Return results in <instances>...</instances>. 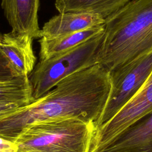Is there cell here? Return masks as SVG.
Segmentation results:
<instances>
[{"label": "cell", "instance_id": "5bb4252c", "mask_svg": "<svg viewBox=\"0 0 152 152\" xmlns=\"http://www.w3.org/2000/svg\"><path fill=\"white\" fill-rule=\"evenodd\" d=\"M21 76L14 69L2 50L0 43V81L11 80Z\"/></svg>", "mask_w": 152, "mask_h": 152}, {"label": "cell", "instance_id": "4fadbf2b", "mask_svg": "<svg viewBox=\"0 0 152 152\" xmlns=\"http://www.w3.org/2000/svg\"><path fill=\"white\" fill-rule=\"evenodd\" d=\"M34 101L28 77L19 76L0 81V104L28 105Z\"/></svg>", "mask_w": 152, "mask_h": 152}, {"label": "cell", "instance_id": "8992f818", "mask_svg": "<svg viewBox=\"0 0 152 152\" xmlns=\"http://www.w3.org/2000/svg\"><path fill=\"white\" fill-rule=\"evenodd\" d=\"M152 110V72L137 94L107 123L95 130L90 152Z\"/></svg>", "mask_w": 152, "mask_h": 152}, {"label": "cell", "instance_id": "6da1fadb", "mask_svg": "<svg viewBox=\"0 0 152 152\" xmlns=\"http://www.w3.org/2000/svg\"><path fill=\"white\" fill-rule=\"evenodd\" d=\"M110 90L109 71L99 64L77 72L59 81L30 104L0 119V137L14 141L30 125L77 118L96 124Z\"/></svg>", "mask_w": 152, "mask_h": 152}, {"label": "cell", "instance_id": "8fae6325", "mask_svg": "<svg viewBox=\"0 0 152 152\" xmlns=\"http://www.w3.org/2000/svg\"><path fill=\"white\" fill-rule=\"evenodd\" d=\"M104 24L57 38H40L39 61H45L69 50L83 43L103 30Z\"/></svg>", "mask_w": 152, "mask_h": 152}, {"label": "cell", "instance_id": "ba28073f", "mask_svg": "<svg viewBox=\"0 0 152 152\" xmlns=\"http://www.w3.org/2000/svg\"><path fill=\"white\" fill-rule=\"evenodd\" d=\"M40 0H1V8L12 31L40 38L38 23Z\"/></svg>", "mask_w": 152, "mask_h": 152}, {"label": "cell", "instance_id": "7c38bea8", "mask_svg": "<svg viewBox=\"0 0 152 152\" xmlns=\"http://www.w3.org/2000/svg\"><path fill=\"white\" fill-rule=\"evenodd\" d=\"M131 0H56L59 13L67 12L97 14L106 20L115 14Z\"/></svg>", "mask_w": 152, "mask_h": 152}, {"label": "cell", "instance_id": "277c9868", "mask_svg": "<svg viewBox=\"0 0 152 152\" xmlns=\"http://www.w3.org/2000/svg\"><path fill=\"white\" fill-rule=\"evenodd\" d=\"M104 28L83 43L45 61H39L28 76L34 100H37L65 78L98 64Z\"/></svg>", "mask_w": 152, "mask_h": 152}, {"label": "cell", "instance_id": "e0dca14e", "mask_svg": "<svg viewBox=\"0 0 152 152\" xmlns=\"http://www.w3.org/2000/svg\"><path fill=\"white\" fill-rule=\"evenodd\" d=\"M14 152H17V151H14Z\"/></svg>", "mask_w": 152, "mask_h": 152}, {"label": "cell", "instance_id": "9a60e30c", "mask_svg": "<svg viewBox=\"0 0 152 152\" xmlns=\"http://www.w3.org/2000/svg\"><path fill=\"white\" fill-rule=\"evenodd\" d=\"M17 151L15 142L0 137V152H14Z\"/></svg>", "mask_w": 152, "mask_h": 152}, {"label": "cell", "instance_id": "9c48e42d", "mask_svg": "<svg viewBox=\"0 0 152 152\" xmlns=\"http://www.w3.org/2000/svg\"><path fill=\"white\" fill-rule=\"evenodd\" d=\"M33 38L12 31L0 34L2 50L21 76L28 77L36 66L33 49Z\"/></svg>", "mask_w": 152, "mask_h": 152}, {"label": "cell", "instance_id": "7a4b0ae2", "mask_svg": "<svg viewBox=\"0 0 152 152\" xmlns=\"http://www.w3.org/2000/svg\"><path fill=\"white\" fill-rule=\"evenodd\" d=\"M152 51V0L130 1L105 20L98 64L107 71Z\"/></svg>", "mask_w": 152, "mask_h": 152}, {"label": "cell", "instance_id": "2e32d148", "mask_svg": "<svg viewBox=\"0 0 152 152\" xmlns=\"http://www.w3.org/2000/svg\"><path fill=\"white\" fill-rule=\"evenodd\" d=\"M20 107L14 104H0V119L14 113Z\"/></svg>", "mask_w": 152, "mask_h": 152}, {"label": "cell", "instance_id": "52a82bcc", "mask_svg": "<svg viewBox=\"0 0 152 152\" xmlns=\"http://www.w3.org/2000/svg\"><path fill=\"white\" fill-rule=\"evenodd\" d=\"M90 152H152V110Z\"/></svg>", "mask_w": 152, "mask_h": 152}, {"label": "cell", "instance_id": "3957f363", "mask_svg": "<svg viewBox=\"0 0 152 152\" xmlns=\"http://www.w3.org/2000/svg\"><path fill=\"white\" fill-rule=\"evenodd\" d=\"M94 131V124L66 118L30 125L14 142L17 152H90Z\"/></svg>", "mask_w": 152, "mask_h": 152}, {"label": "cell", "instance_id": "5b68a950", "mask_svg": "<svg viewBox=\"0 0 152 152\" xmlns=\"http://www.w3.org/2000/svg\"><path fill=\"white\" fill-rule=\"evenodd\" d=\"M152 72V51L109 72L110 90L95 130L110 121L140 91Z\"/></svg>", "mask_w": 152, "mask_h": 152}, {"label": "cell", "instance_id": "30bf717a", "mask_svg": "<svg viewBox=\"0 0 152 152\" xmlns=\"http://www.w3.org/2000/svg\"><path fill=\"white\" fill-rule=\"evenodd\" d=\"M97 14L67 12L59 13L46 22L40 29V38L53 39L104 24Z\"/></svg>", "mask_w": 152, "mask_h": 152}]
</instances>
